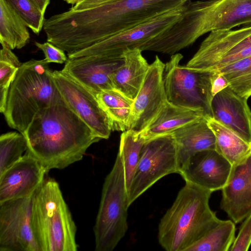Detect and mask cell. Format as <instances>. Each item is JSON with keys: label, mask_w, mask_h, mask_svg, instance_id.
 <instances>
[{"label": "cell", "mask_w": 251, "mask_h": 251, "mask_svg": "<svg viewBox=\"0 0 251 251\" xmlns=\"http://www.w3.org/2000/svg\"><path fill=\"white\" fill-rule=\"evenodd\" d=\"M205 116L202 109L181 107L167 101L157 116L139 134L147 141L172 134L181 127Z\"/></svg>", "instance_id": "22"}, {"label": "cell", "mask_w": 251, "mask_h": 251, "mask_svg": "<svg viewBox=\"0 0 251 251\" xmlns=\"http://www.w3.org/2000/svg\"><path fill=\"white\" fill-rule=\"evenodd\" d=\"M0 52V112L3 113L8 91L17 72L22 64L12 50L1 44Z\"/></svg>", "instance_id": "30"}, {"label": "cell", "mask_w": 251, "mask_h": 251, "mask_svg": "<svg viewBox=\"0 0 251 251\" xmlns=\"http://www.w3.org/2000/svg\"><path fill=\"white\" fill-rule=\"evenodd\" d=\"M54 83L64 101L101 139H108L112 131L109 119L96 96L70 76L53 71Z\"/></svg>", "instance_id": "12"}, {"label": "cell", "mask_w": 251, "mask_h": 251, "mask_svg": "<svg viewBox=\"0 0 251 251\" xmlns=\"http://www.w3.org/2000/svg\"><path fill=\"white\" fill-rule=\"evenodd\" d=\"M213 192L185 182L160 219L158 239L167 251H186L221 220L209 206Z\"/></svg>", "instance_id": "3"}, {"label": "cell", "mask_w": 251, "mask_h": 251, "mask_svg": "<svg viewBox=\"0 0 251 251\" xmlns=\"http://www.w3.org/2000/svg\"><path fill=\"white\" fill-rule=\"evenodd\" d=\"M32 197L0 203V251H41L31 223Z\"/></svg>", "instance_id": "11"}, {"label": "cell", "mask_w": 251, "mask_h": 251, "mask_svg": "<svg viewBox=\"0 0 251 251\" xmlns=\"http://www.w3.org/2000/svg\"><path fill=\"white\" fill-rule=\"evenodd\" d=\"M222 191L220 207L235 224L251 214V155L232 166Z\"/></svg>", "instance_id": "18"}, {"label": "cell", "mask_w": 251, "mask_h": 251, "mask_svg": "<svg viewBox=\"0 0 251 251\" xmlns=\"http://www.w3.org/2000/svg\"><path fill=\"white\" fill-rule=\"evenodd\" d=\"M207 124L215 137V150L233 165L251 155V144L212 117L205 115Z\"/></svg>", "instance_id": "23"}, {"label": "cell", "mask_w": 251, "mask_h": 251, "mask_svg": "<svg viewBox=\"0 0 251 251\" xmlns=\"http://www.w3.org/2000/svg\"><path fill=\"white\" fill-rule=\"evenodd\" d=\"M183 55L176 53L165 64L164 83L167 100L177 106L202 109L212 117L211 73L180 64Z\"/></svg>", "instance_id": "7"}, {"label": "cell", "mask_w": 251, "mask_h": 251, "mask_svg": "<svg viewBox=\"0 0 251 251\" xmlns=\"http://www.w3.org/2000/svg\"><path fill=\"white\" fill-rule=\"evenodd\" d=\"M178 173L176 145L172 134L146 141L128 192V205L161 178Z\"/></svg>", "instance_id": "9"}, {"label": "cell", "mask_w": 251, "mask_h": 251, "mask_svg": "<svg viewBox=\"0 0 251 251\" xmlns=\"http://www.w3.org/2000/svg\"><path fill=\"white\" fill-rule=\"evenodd\" d=\"M165 65L156 55L133 100L127 130L136 134H140L146 128L168 101L163 78Z\"/></svg>", "instance_id": "13"}, {"label": "cell", "mask_w": 251, "mask_h": 251, "mask_svg": "<svg viewBox=\"0 0 251 251\" xmlns=\"http://www.w3.org/2000/svg\"><path fill=\"white\" fill-rule=\"evenodd\" d=\"M139 48L126 50L123 63L111 75L114 89L134 100L145 78L150 64Z\"/></svg>", "instance_id": "21"}, {"label": "cell", "mask_w": 251, "mask_h": 251, "mask_svg": "<svg viewBox=\"0 0 251 251\" xmlns=\"http://www.w3.org/2000/svg\"><path fill=\"white\" fill-rule=\"evenodd\" d=\"M128 194L122 160L118 152L106 176L94 226L96 251H112L128 229Z\"/></svg>", "instance_id": "6"}, {"label": "cell", "mask_w": 251, "mask_h": 251, "mask_svg": "<svg viewBox=\"0 0 251 251\" xmlns=\"http://www.w3.org/2000/svg\"><path fill=\"white\" fill-rule=\"evenodd\" d=\"M212 117L251 144V110L248 100L229 86L213 98Z\"/></svg>", "instance_id": "19"}, {"label": "cell", "mask_w": 251, "mask_h": 251, "mask_svg": "<svg viewBox=\"0 0 251 251\" xmlns=\"http://www.w3.org/2000/svg\"><path fill=\"white\" fill-rule=\"evenodd\" d=\"M235 223L221 220L186 251H228L235 239Z\"/></svg>", "instance_id": "26"}, {"label": "cell", "mask_w": 251, "mask_h": 251, "mask_svg": "<svg viewBox=\"0 0 251 251\" xmlns=\"http://www.w3.org/2000/svg\"><path fill=\"white\" fill-rule=\"evenodd\" d=\"M189 0H117L53 16L59 46L69 55L119 32L183 6Z\"/></svg>", "instance_id": "1"}, {"label": "cell", "mask_w": 251, "mask_h": 251, "mask_svg": "<svg viewBox=\"0 0 251 251\" xmlns=\"http://www.w3.org/2000/svg\"><path fill=\"white\" fill-rule=\"evenodd\" d=\"M44 14L49 5L50 0H30Z\"/></svg>", "instance_id": "36"}, {"label": "cell", "mask_w": 251, "mask_h": 251, "mask_svg": "<svg viewBox=\"0 0 251 251\" xmlns=\"http://www.w3.org/2000/svg\"><path fill=\"white\" fill-rule=\"evenodd\" d=\"M52 71L45 59L22 64L9 87L3 113L9 127L23 133L39 111L62 98Z\"/></svg>", "instance_id": "4"}, {"label": "cell", "mask_w": 251, "mask_h": 251, "mask_svg": "<svg viewBox=\"0 0 251 251\" xmlns=\"http://www.w3.org/2000/svg\"><path fill=\"white\" fill-rule=\"evenodd\" d=\"M115 0H81L70 9L72 10L86 9Z\"/></svg>", "instance_id": "35"}, {"label": "cell", "mask_w": 251, "mask_h": 251, "mask_svg": "<svg viewBox=\"0 0 251 251\" xmlns=\"http://www.w3.org/2000/svg\"><path fill=\"white\" fill-rule=\"evenodd\" d=\"M64 0L66 2H67L69 4H72L73 5H75V4H76L77 2H78V1H79L81 0Z\"/></svg>", "instance_id": "37"}, {"label": "cell", "mask_w": 251, "mask_h": 251, "mask_svg": "<svg viewBox=\"0 0 251 251\" xmlns=\"http://www.w3.org/2000/svg\"><path fill=\"white\" fill-rule=\"evenodd\" d=\"M35 45L41 50L45 55V60L48 63H57L62 64L65 63L68 57L65 51L60 48L49 42L43 43L35 42Z\"/></svg>", "instance_id": "33"}, {"label": "cell", "mask_w": 251, "mask_h": 251, "mask_svg": "<svg viewBox=\"0 0 251 251\" xmlns=\"http://www.w3.org/2000/svg\"><path fill=\"white\" fill-rule=\"evenodd\" d=\"M172 134L176 145L179 173L196 153L215 150V137L205 116L181 127Z\"/></svg>", "instance_id": "20"}, {"label": "cell", "mask_w": 251, "mask_h": 251, "mask_svg": "<svg viewBox=\"0 0 251 251\" xmlns=\"http://www.w3.org/2000/svg\"><path fill=\"white\" fill-rule=\"evenodd\" d=\"M146 142L140 134H136L130 130L121 134L118 153L123 164L127 194Z\"/></svg>", "instance_id": "27"}, {"label": "cell", "mask_w": 251, "mask_h": 251, "mask_svg": "<svg viewBox=\"0 0 251 251\" xmlns=\"http://www.w3.org/2000/svg\"><path fill=\"white\" fill-rule=\"evenodd\" d=\"M96 97L109 119L112 131L127 130L133 100L115 89L102 90Z\"/></svg>", "instance_id": "25"}, {"label": "cell", "mask_w": 251, "mask_h": 251, "mask_svg": "<svg viewBox=\"0 0 251 251\" xmlns=\"http://www.w3.org/2000/svg\"><path fill=\"white\" fill-rule=\"evenodd\" d=\"M232 165L215 150H205L193 155L181 169L180 174L189 182L212 192L226 185Z\"/></svg>", "instance_id": "17"}, {"label": "cell", "mask_w": 251, "mask_h": 251, "mask_svg": "<svg viewBox=\"0 0 251 251\" xmlns=\"http://www.w3.org/2000/svg\"><path fill=\"white\" fill-rule=\"evenodd\" d=\"M27 149L25 138L20 132H8L0 137V175L19 161Z\"/></svg>", "instance_id": "29"}, {"label": "cell", "mask_w": 251, "mask_h": 251, "mask_svg": "<svg viewBox=\"0 0 251 251\" xmlns=\"http://www.w3.org/2000/svg\"><path fill=\"white\" fill-rule=\"evenodd\" d=\"M22 18L28 28L39 35L43 28L44 14L30 0H6Z\"/></svg>", "instance_id": "31"}, {"label": "cell", "mask_w": 251, "mask_h": 251, "mask_svg": "<svg viewBox=\"0 0 251 251\" xmlns=\"http://www.w3.org/2000/svg\"><path fill=\"white\" fill-rule=\"evenodd\" d=\"M123 61V57L91 55L68 57L61 71L96 96L102 90L114 89L111 75Z\"/></svg>", "instance_id": "16"}, {"label": "cell", "mask_w": 251, "mask_h": 251, "mask_svg": "<svg viewBox=\"0 0 251 251\" xmlns=\"http://www.w3.org/2000/svg\"><path fill=\"white\" fill-rule=\"evenodd\" d=\"M31 223L41 251H76V227L58 183L46 177L32 196Z\"/></svg>", "instance_id": "5"}, {"label": "cell", "mask_w": 251, "mask_h": 251, "mask_svg": "<svg viewBox=\"0 0 251 251\" xmlns=\"http://www.w3.org/2000/svg\"><path fill=\"white\" fill-rule=\"evenodd\" d=\"M49 171L25 152L22 157L0 175V203L31 197Z\"/></svg>", "instance_id": "15"}, {"label": "cell", "mask_w": 251, "mask_h": 251, "mask_svg": "<svg viewBox=\"0 0 251 251\" xmlns=\"http://www.w3.org/2000/svg\"><path fill=\"white\" fill-rule=\"evenodd\" d=\"M251 55V25L236 29L214 30L201 43L186 67L213 73Z\"/></svg>", "instance_id": "8"}, {"label": "cell", "mask_w": 251, "mask_h": 251, "mask_svg": "<svg viewBox=\"0 0 251 251\" xmlns=\"http://www.w3.org/2000/svg\"><path fill=\"white\" fill-rule=\"evenodd\" d=\"M201 35L214 30L251 25V0L192 1Z\"/></svg>", "instance_id": "14"}, {"label": "cell", "mask_w": 251, "mask_h": 251, "mask_svg": "<svg viewBox=\"0 0 251 251\" xmlns=\"http://www.w3.org/2000/svg\"><path fill=\"white\" fill-rule=\"evenodd\" d=\"M27 152L48 171L63 169L81 160L101 140L62 98L39 111L25 130Z\"/></svg>", "instance_id": "2"}, {"label": "cell", "mask_w": 251, "mask_h": 251, "mask_svg": "<svg viewBox=\"0 0 251 251\" xmlns=\"http://www.w3.org/2000/svg\"><path fill=\"white\" fill-rule=\"evenodd\" d=\"M22 18L6 0H0V42L11 50L20 49L30 35Z\"/></svg>", "instance_id": "24"}, {"label": "cell", "mask_w": 251, "mask_h": 251, "mask_svg": "<svg viewBox=\"0 0 251 251\" xmlns=\"http://www.w3.org/2000/svg\"><path fill=\"white\" fill-rule=\"evenodd\" d=\"M226 79L229 87L239 96L251 97V55L226 66L216 72Z\"/></svg>", "instance_id": "28"}, {"label": "cell", "mask_w": 251, "mask_h": 251, "mask_svg": "<svg viewBox=\"0 0 251 251\" xmlns=\"http://www.w3.org/2000/svg\"><path fill=\"white\" fill-rule=\"evenodd\" d=\"M211 94L213 98L226 87L229 84L226 78L219 72L211 73Z\"/></svg>", "instance_id": "34"}, {"label": "cell", "mask_w": 251, "mask_h": 251, "mask_svg": "<svg viewBox=\"0 0 251 251\" xmlns=\"http://www.w3.org/2000/svg\"><path fill=\"white\" fill-rule=\"evenodd\" d=\"M182 6L146 20L119 32L68 57L100 56L121 57L127 50L140 48L143 45L164 32L182 16Z\"/></svg>", "instance_id": "10"}, {"label": "cell", "mask_w": 251, "mask_h": 251, "mask_svg": "<svg viewBox=\"0 0 251 251\" xmlns=\"http://www.w3.org/2000/svg\"><path fill=\"white\" fill-rule=\"evenodd\" d=\"M239 231L229 249L230 251H247L251 245V214L244 219Z\"/></svg>", "instance_id": "32"}]
</instances>
